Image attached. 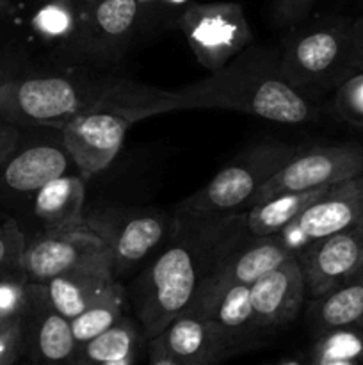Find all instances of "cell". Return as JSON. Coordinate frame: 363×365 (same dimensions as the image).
<instances>
[{
  "label": "cell",
  "mask_w": 363,
  "mask_h": 365,
  "mask_svg": "<svg viewBox=\"0 0 363 365\" xmlns=\"http://www.w3.org/2000/svg\"><path fill=\"white\" fill-rule=\"evenodd\" d=\"M70 168V155L53 145H32L14 150L0 168V185L14 195H32L48 182L63 177Z\"/></svg>",
  "instance_id": "e0dca14e"
},
{
  "label": "cell",
  "mask_w": 363,
  "mask_h": 365,
  "mask_svg": "<svg viewBox=\"0 0 363 365\" xmlns=\"http://www.w3.org/2000/svg\"><path fill=\"white\" fill-rule=\"evenodd\" d=\"M27 349L25 355L34 365H68L78 344L70 319L60 316L48 302L39 284H31V302L25 314Z\"/></svg>",
  "instance_id": "9a60e30c"
},
{
  "label": "cell",
  "mask_w": 363,
  "mask_h": 365,
  "mask_svg": "<svg viewBox=\"0 0 363 365\" xmlns=\"http://www.w3.org/2000/svg\"><path fill=\"white\" fill-rule=\"evenodd\" d=\"M85 266H110L105 241L88 225L64 230H45L27 239L21 271L31 284H46L53 277Z\"/></svg>",
  "instance_id": "52a82bcc"
},
{
  "label": "cell",
  "mask_w": 363,
  "mask_h": 365,
  "mask_svg": "<svg viewBox=\"0 0 363 365\" xmlns=\"http://www.w3.org/2000/svg\"><path fill=\"white\" fill-rule=\"evenodd\" d=\"M139 13L141 6L137 0H98L78 20L82 43L91 52L110 56L128 41Z\"/></svg>",
  "instance_id": "ac0fdd59"
},
{
  "label": "cell",
  "mask_w": 363,
  "mask_h": 365,
  "mask_svg": "<svg viewBox=\"0 0 363 365\" xmlns=\"http://www.w3.org/2000/svg\"><path fill=\"white\" fill-rule=\"evenodd\" d=\"M248 234L244 212L203 220L177 210L169 239L134 289L135 312L146 341L159 337L189 309L199 289Z\"/></svg>",
  "instance_id": "7a4b0ae2"
},
{
  "label": "cell",
  "mask_w": 363,
  "mask_h": 365,
  "mask_svg": "<svg viewBox=\"0 0 363 365\" xmlns=\"http://www.w3.org/2000/svg\"><path fill=\"white\" fill-rule=\"evenodd\" d=\"M351 21L335 20L301 29L285 43L280 73L301 95L344 81Z\"/></svg>",
  "instance_id": "277c9868"
},
{
  "label": "cell",
  "mask_w": 363,
  "mask_h": 365,
  "mask_svg": "<svg viewBox=\"0 0 363 365\" xmlns=\"http://www.w3.org/2000/svg\"><path fill=\"white\" fill-rule=\"evenodd\" d=\"M23 365H34V364H31V362H27V364H23Z\"/></svg>",
  "instance_id": "60d3db41"
},
{
  "label": "cell",
  "mask_w": 363,
  "mask_h": 365,
  "mask_svg": "<svg viewBox=\"0 0 363 365\" xmlns=\"http://www.w3.org/2000/svg\"><path fill=\"white\" fill-rule=\"evenodd\" d=\"M31 302V282L20 269L0 273V324L23 317Z\"/></svg>",
  "instance_id": "4316f807"
},
{
  "label": "cell",
  "mask_w": 363,
  "mask_h": 365,
  "mask_svg": "<svg viewBox=\"0 0 363 365\" xmlns=\"http://www.w3.org/2000/svg\"><path fill=\"white\" fill-rule=\"evenodd\" d=\"M159 2H162V0H137V4L141 7H152V6H155V4H159Z\"/></svg>",
  "instance_id": "74e56055"
},
{
  "label": "cell",
  "mask_w": 363,
  "mask_h": 365,
  "mask_svg": "<svg viewBox=\"0 0 363 365\" xmlns=\"http://www.w3.org/2000/svg\"><path fill=\"white\" fill-rule=\"evenodd\" d=\"M362 365H363V364H362Z\"/></svg>",
  "instance_id": "ee69618b"
},
{
  "label": "cell",
  "mask_w": 363,
  "mask_h": 365,
  "mask_svg": "<svg viewBox=\"0 0 363 365\" xmlns=\"http://www.w3.org/2000/svg\"><path fill=\"white\" fill-rule=\"evenodd\" d=\"M299 150L285 143H262L228 163L212 180L180 203L178 212L191 217H226L246 212L253 198Z\"/></svg>",
  "instance_id": "3957f363"
},
{
  "label": "cell",
  "mask_w": 363,
  "mask_h": 365,
  "mask_svg": "<svg viewBox=\"0 0 363 365\" xmlns=\"http://www.w3.org/2000/svg\"><path fill=\"white\" fill-rule=\"evenodd\" d=\"M11 11V0H0V14L9 13Z\"/></svg>",
  "instance_id": "8d00e7d4"
},
{
  "label": "cell",
  "mask_w": 363,
  "mask_h": 365,
  "mask_svg": "<svg viewBox=\"0 0 363 365\" xmlns=\"http://www.w3.org/2000/svg\"><path fill=\"white\" fill-rule=\"evenodd\" d=\"M335 109L345 121L363 128V71L349 75L337 86Z\"/></svg>",
  "instance_id": "f1b7e54d"
},
{
  "label": "cell",
  "mask_w": 363,
  "mask_h": 365,
  "mask_svg": "<svg viewBox=\"0 0 363 365\" xmlns=\"http://www.w3.org/2000/svg\"><path fill=\"white\" fill-rule=\"evenodd\" d=\"M292 255L294 253L285 245L280 234L267 237H255L248 234L223 260L217 274L237 284L253 285L260 277L269 273Z\"/></svg>",
  "instance_id": "ffe728a7"
},
{
  "label": "cell",
  "mask_w": 363,
  "mask_h": 365,
  "mask_svg": "<svg viewBox=\"0 0 363 365\" xmlns=\"http://www.w3.org/2000/svg\"><path fill=\"white\" fill-rule=\"evenodd\" d=\"M249 294L256 324L263 337L267 339L288 327L298 317L308 296L298 257H288L280 266L260 277L249 285Z\"/></svg>",
  "instance_id": "4fadbf2b"
},
{
  "label": "cell",
  "mask_w": 363,
  "mask_h": 365,
  "mask_svg": "<svg viewBox=\"0 0 363 365\" xmlns=\"http://www.w3.org/2000/svg\"><path fill=\"white\" fill-rule=\"evenodd\" d=\"M358 228L363 232V214H362V220H359V223H358Z\"/></svg>",
  "instance_id": "ab89813d"
},
{
  "label": "cell",
  "mask_w": 363,
  "mask_h": 365,
  "mask_svg": "<svg viewBox=\"0 0 363 365\" xmlns=\"http://www.w3.org/2000/svg\"><path fill=\"white\" fill-rule=\"evenodd\" d=\"M359 2H363V0H359Z\"/></svg>",
  "instance_id": "7bdbcfd3"
},
{
  "label": "cell",
  "mask_w": 363,
  "mask_h": 365,
  "mask_svg": "<svg viewBox=\"0 0 363 365\" xmlns=\"http://www.w3.org/2000/svg\"><path fill=\"white\" fill-rule=\"evenodd\" d=\"M59 2H63L64 6L70 7V9L73 11L78 18H80L82 14L88 13V11L91 9V7L95 6L98 0H59Z\"/></svg>",
  "instance_id": "d590c367"
},
{
  "label": "cell",
  "mask_w": 363,
  "mask_h": 365,
  "mask_svg": "<svg viewBox=\"0 0 363 365\" xmlns=\"http://www.w3.org/2000/svg\"><path fill=\"white\" fill-rule=\"evenodd\" d=\"M98 109L123 114L134 123L171 110H238L283 125L317 120V109L273 66L265 52L249 50L210 77L178 89L120 82L102 91Z\"/></svg>",
  "instance_id": "6da1fadb"
},
{
  "label": "cell",
  "mask_w": 363,
  "mask_h": 365,
  "mask_svg": "<svg viewBox=\"0 0 363 365\" xmlns=\"http://www.w3.org/2000/svg\"><path fill=\"white\" fill-rule=\"evenodd\" d=\"M315 2L317 0H274L270 9L273 21L278 27L298 25L299 21L305 20Z\"/></svg>",
  "instance_id": "1f68e13d"
},
{
  "label": "cell",
  "mask_w": 363,
  "mask_h": 365,
  "mask_svg": "<svg viewBox=\"0 0 363 365\" xmlns=\"http://www.w3.org/2000/svg\"><path fill=\"white\" fill-rule=\"evenodd\" d=\"M358 71H363V16L351 21L347 56H345L344 66V81L349 75L358 73Z\"/></svg>",
  "instance_id": "d6a6232c"
},
{
  "label": "cell",
  "mask_w": 363,
  "mask_h": 365,
  "mask_svg": "<svg viewBox=\"0 0 363 365\" xmlns=\"http://www.w3.org/2000/svg\"><path fill=\"white\" fill-rule=\"evenodd\" d=\"M123 309L125 289L114 280L77 317L70 321L77 344H84L112 328L123 317Z\"/></svg>",
  "instance_id": "d4e9b609"
},
{
  "label": "cell",
  "mask_w": 363,
  "mask_h": 365,
  "mask_svg": "<svg viewBox=\"0 0 363 365\" xmlns=\"http://www.w3.org/2000/svg\"><path fill=\"white\" fill-rule=\"evenodd\" d=\"M306 294L319 298L363 267V232L358 227L308 242L295 253Z\"/></svg>",
  "instance_id": "7c38bea8"
},
{
  "label": "cell",
  "mask_w": 363,
  "mask_h": 365,
  "mask_svg": "<svg viewBox=\"0 0 363 365\" xmlns=\"http://www.w3.org/2000/svg\"><path fill=\"white\" fill-rule=\"evenodd\" d=\"M333 187V185H331ZM330 187H317L301 192H283L273 196L246 210V228L255 237L276 235L290 227L315 200Z\"/></svg>",
  "instance_id": "603a6c76"
},
{
  "label": "cell",
  "mask_w": 363,
  "mask_h": 365,
  "mask_svg": "<svg viewBox=\"0 0 363 365\" xmlns=\"http://www.w3.org/2000/svg\"><path fill=\"white\" fill-rule=\"evenodd\" d=\"M2 107H4V93H2V84H0V116H2Z\"/></svg>",
  "instance_id": "f35d334b"
},
{
  "label": "cell",
  "mask_w": 363,
  "mask_h": 365,
  "mask_svg": "<svg viewBox=\"0 0 363 365\" xmlns=\"http://www.w3.org/2000/svg\"><path fill=\"white\" fill-rule=\"evenodd\" d=\"M363 214V173L327 189L285 232H294L308 242L358 227Z\"/></svg>",
  "instance_id": "2e32d148"
},
{
  "label": "cell",
  "mask_w": 363,
  "mask_h": 365,
  "mask_svg": "<svg viewBox=\"0 0 363 365\" xmlns=\"http://www.w3.org/2000/svg\"><path fill=\"white\" fill-rule=\"evenodd\" d=\"M363 173V146L338 145L312 148L292 157L269 182L260 187L251 205L283 192L331 187Z\"/></svg>",
  "instance_id": "ba28073f"
},
{
  "label": "cell",
  "mask_w": 363,
  "mask_h": 365,
  "mask_svg": "<svg viewBox=\"0 0 363 365\" xmlns=\"http://www.w3.org/2000/svg\"><path fill=\"white\" fill-rule=\"evenodd\" d=\"M144 341L141 327L123 316L112 328L78 346L68 365H107L117 360L137 359Z\"/></svg>",
  "instance_id": "cb8c5ba5"
},
{
  "label": "cell",
  "mask_w": 363,
  "mask_h": 365,
  "mask_svg": "<svg viewBox=\"0 0 363 365\" xmlns=\"http://www.w3.org/2000/svg\"><path fill=\"white\" fill-rule=\"evenodd\" d=\"M18 139H20V132L13 123L0 120V168L6 163L7 157L16 150Z\"/></svg>",
  "instance_id": "836d02e7"
},
{
  "label": "cell",
  "mask_w": 363,
  "mask_h": 365,
  "mask_svg": "<svg viewBox=\"0 0 363 365\" xmlns=\"http://www.w3.org/2000/svg\"><path fill=\"white\" fill-rule=\"evenodd\" d=\"M288 365H298V364H288Z\"/></svg>",
  "instance_id": "b9f144b4"
},
{
  "label": "cell",
  "mask_w": 363,
  "mask_h": 365,
  "mask_svg": "<svg viewBox=\"0 0 363 365\" xmlns=\"http://www.w3.org/2000/svg\"><path fill=\"white\" fill-rule=\"evenodd\" d=\"M308 319L317 334L363 328V267L326 294L312 299Z\"/></svg>",
  "instance_id": "7402d4cb"
},
{
  "label": "cell",
  "mask_w": 363,
  "mask_h": 365,
  "mask_svg": "<svg viewBox=\"0 0 363 365\" xmlns=\"http://www.w3.org/2000/svg\"><path fill=\"white\" fill-rule=\"evenodd\" d=\"M155 339L184 365H221L230 356L241 353L217 324L192 312L174 317Z\"/></svg>",
  "instance_id": "5bb4252c"
},
{
  "label": "cell",
  "mask_w": 363,
  "mask_h": 365,
  "mask_svg": "<svg viewBox=\"0 0 363 365\" xmlns=\"http://www.w3.org/2000/svg\"><path fill=\"white\" fill-rule=\"evenodd\" d=\"M85 225L105 241L114 277H121L166 245L173 232L174 216L166 217L160 212L117 214L85 221Z\"/></svg>",
  "instance_id": "9c48e42d"
},
{
  "label": "cell",
  "mask_w": 363,
  "mask_h": 365,
  "mask_svg": "<svg viewBox=\"0 0 363 365\" xmlns=\"http://www.w3.org/2000/svg\"><path fill=\"white\" fill-rule=\"evenodd\" d=\"M25 242L27 239L16 221L7 220L0 225V273L20 269Z\"/></svg>",
  "instance_id": "f546056e"
},
{
  "label": "cell",
  "mask_w": 363,
  "mask_h": 365,
  "mask_svg": "<svg viewBox=\"0 0 363 365\" xmlns=\"http://www.w3.org/2000/svg\"><path fill=\"white\" fill-rule=\"evenodd\" d=\"M27 349L25 316L0 324V365H16Z\"/></svg>",
  "instance_id": "4dcf8cb0"
},
{
  "label": "cell",
  "mask_w": 363,
  "mask_h": 365,
  "mask_svg": "<svg viewBox=\"0 0 363 365\" xmlns=\"http://www.w3.org/2000/svg\"><path fill=\"white\" fill-rule=\"evenodd\" d=\"M185 312L217 324L241 353L267 341L256 324L249 285L231 282L217 273L199 289Z\"/></svg>",
  "instance_id": "8fae6325"
},
{
  "label": "cell",
  "mask_w": 363,
  "mask_h": 365,
  "mask_svg": "<svg viewBox=\"0 0 363 365\" xmlns=\"http://www.w3.org/2000/svg\"><path fill=\"white\" fill-rule=\"evenodd\" d=\"M80 18L59 0H50L36 13L32 25L43 38H66L77 27Z\"/></svg>",
  "instance_id": "83f0119b"
},
{
  "label": "cell",
  "mask_w": 363,
  "mask_h": 365,
  "mask_svg": "<svg viewBox=\"0 0 363 365\" xmlns=\"http://www.w3.org/2000/svg\"><path fill=\"white\" fill-rule=\"evenodd\" d=\"M134 121L110 109H88L68 121L63 146L85 178L110 166Z\"/></svg>",
  "instance_id": "30bf717a"
},
{
  "label": "cell",
  "mask_w": 363,
  "mask_h": 365,
  "mask_svg": "<svg viewBox=\"0 0 363 365\" xmlns=\"http://www.w3.org/2000/svg\"><path fill=\"white\" fill-rule=\"evenodd\" d=\"M148 365H184L171 356L157 339L148 341Z\"/></svg>",
  "instance_id": "e575fe53"
},
{
  "label": "cell",
  "mask_w": 363,
  "mask_h": 365,
  "mask_svg": "<svg viewBox=\"0 0 363 365\" xmlns=\"http://www.w3.org/2000/svg\"><path fill=\"white\" fill-rule=\"evenodd\" d=\"M85 202V182L77 175H63L48 182L34 195V214L46 230L82 227Z\"/></svg>",
  "instance_id": "44dd1931"
},
{
  "label": "cell",
  "mask_w": 363,
  "mask_h": 365,
  "mask_svg": "<svg viewBox=\"0 0 363 365\" xmlns=\"http://www.w3.org/2000/svg\"><path fill=\"white\" fill-rule=\"evenodd\" d=\"M363 328H340L319 335L308 365H362Z\"/></svg>",
  "instance_id": "484cf974"
},
{
  "label": "cell",
  "mask_w": 363,
  "mask_h": 365,
  "mask_svg": "<svg viewBox=\"0 0 363 365\" xmlns=\"http://www.w3.org/2000/svg\"><path fill=\"white\" fill-rule=\"evenodd\" d=\"M4 107L0 120L13 125L63 128L88 109H95L100 95L64 77H36L2 82Z\"/></svg>",
  "instance_id": "5b68a950"
},
{
  "label": "cell",
  "mask_w": 363,
  "mask_h": 365,
  "mask_svg": "<svg viewBox=\"0 0 363 365\" xmlns=\"http://www.w3.org/2000/svg\"><path fill=\"white\" fill-rule=\"evenodd\" d=\"M114 280L116 277L110 266H85L66 271L39 285L46 302L71 321Z\"/></svg>",
  "instance_id": "d6986e66"
},
{
  "label": "cell",
  "mask_w": 363,
  "mask_h": 365,
  "mask_svg": "<svg viewBox=\"0 0 363 365\" xmlns=\"http://www.w3.org/2000/svg\"><path fill=\"white\" fill-rule=\"evenodd\" d=\"M180 29L196 61L210 73L241 56L253 32L237 2L191 4L180 16Z\"/></svg>",
  "instance_id": "8992f818"
}]
</instances>
